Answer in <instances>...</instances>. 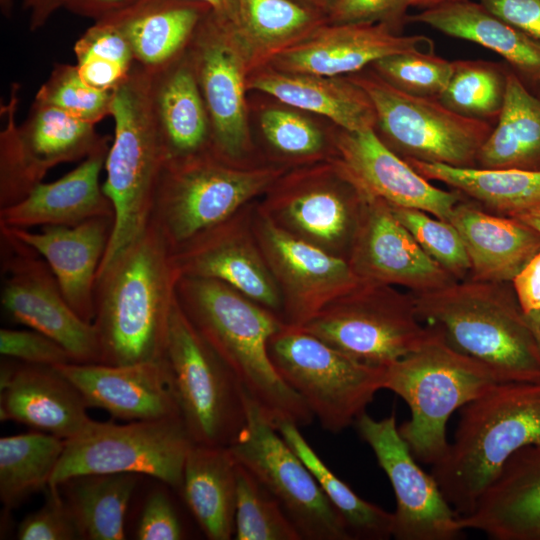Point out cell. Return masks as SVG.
Segmentation results:
<instances>
[{"instance_id": "1", "label": "cell", "mask_w": 540, "mask_h": 540, "mask_svg": "<svg viewBox=\"0 0 540 540\" xmlns=\"http://www.w3.org/2000/svg\"><path fill=\"white\" fill-rule=\"evenodd\" d=\"M179 277L170 245L151 222L97 273L93 325L102 364L164 359Z\"/></svg>"}, {"instance_id": "2", "label": "cell", "mask_w": 540, "mask_h": 540, "mask_svg": "<svg viewBox=\"0 0 540 540\" xmlns=\"http://www.w3.org/2000/svg\"><path fill=\"white\" fill-rule=\"evenodd\" d=\"M176 300L275 427L283 421L299 427L312 423L313 413L283 381L269 356L271 337L285 325L278 314L208 278L180 276Z\"/></svg>"}, {"instance_id": "3", "label": "cell", "mask_w": 540, "mask_h": 540, "mask_svg": "<svg viewBox=\"0 0 540 540\" xmlns=\"http://www.w3.org/2000/svg\"><path fill=\"white\" fill-rule=\"evenodd\" d=\"M540 446V382L499 383L461 408L452 443L432 475L458 516L469 514L507 461Z\"/></svg>"}, {"instance_id": "4", "label": "cell", "mask_w": 540, "mask_h": 540, "mask_svg": "<svg viewBox=\"0 0 540 540\" xmlns=\"http://www.w3.org/2000/svg\"><path fill=\"white\" fill-rule=\"evenodd\" d=\"M422 323L503 382H540V352L509 283L456 281L410 292Z\"/></svg>"}, {"instance_id": "5", "label": "cell", "mask_w": 540, "mask_h": 540, "mask_svg": "<svg viewBox=\"0 0 540 540\" xmlns=\"http://www.w3.org/2000/svg\"><path fill=\"white\" fill-rule=\"evenodd\" d=\"M384 370L383 389L399 395L411 411L410 419L398 427L399 433L415 459L431 465L448 450L446 424L453 412L504 383L432 327L416 350Z\"/></svg>"}, {"instance_id": "6", "label": "cell", "mask_w": 540, "mask_h": 540, "mask_svg": "<svg viewBox=\"0 0 540 540\" xmlns=\"http://www.w3.org/2000/svg\"><path fill=\"white\" fill-rule=\"evenodd\" d=\"M115 137L106 161L105 195L114 225L98 271L104 269L147 227L159 176L168 159L150 101V71L137 62L113 90Z\"/></svg>"}, {"instance_id": "7", "label": "cell", "mask_w": 540, "mask_h": 540, "mask_svg": "<svg viewBox=\"0 0 540 540\" xmlns=\"http://www.w3.org/2000/svg\"><path fill=\"white\" fill-rule=\"evenodd\" d=\"M286 171L232 164L205 152L168 159L156 186L150 220L171 249L228 219Z\"/></svg>"}, {"instance_id": "8", "label": "cell", "mask_w": 540, "mask_h": 540, "mask_svg": "<svg viewBox=\"0 0 540 540\" xmlns=\"http://www.w3.org/2000/svg\"><path fill=\"white\" fill-rule=\"evenodd\" d=\"M164 361L193 443L230 446L247 422L246 392L177 300L170 315Z\"/></svg>"}, {"instance_id": "9", "label": "cell", "mask_w": 540, "mask_h": 540, "mask_svg": "<svg viewBox=\"0 0 540 540\" xmlns=\"http://www.w3.org/2000/svg\"><path fill=\"white\" fill-rule=\"evenodd\" d=\"M268 352L283 381L332 433L355 424L383 389L384 368L356 361L301 327L285 324Z\"/></svg>"}, {"instance_id": "10", "label": "cell", "mask_w": 540, "mask_h": 540, "mask_svg": "<svg viewBox=\"0 0 540 540\" xmlns=\"http://www.w3.org/2000/svg\"><path fill=\"white\" fill-rule=\"evenodd\" d=\"M193 444L180 416L127 424L93 421L82 433L65 440L48 487L55 489L86 474L135 473L181 488Z\"/></svg>"}, {"instance_id": "11", "label": "cell", "mask_w": 540, "mask_h": 540, "mask_svg": "<svg viewBox=\"0 0 540 540\" xmlns=\"http://www.w3.org/2000/svg\"><path fill=\"white\" fill-rule=\"evenodd\" d=\"M347 76L372 101L376 134L401 158L476 167L478 152L494 125L461 116L438 99L403 93L370 68Z\"/></svg>"}, {"instance_id": "12", "label": "cell", "mask_w": 540, "mask_h": 540, "mask_svg": "<svg viewBox=\"0 0 540 540\" xmlns=\"http://www.w3.org/2000/svg\"><path fill=\"white\" fill-rule=\"evenodd\" d=\"M301 328L361 363L385 368L429 336L412 294L363 282L330 302Z\"/></svg>"}, {"instance_id": "13", "label": "cell", "mask_w": 540, "mask_h": 540, "mask_svg": "<svg viewBox=\"0 0 540 540\" xmlns=\"http://www.w3.org/2000/svg\"><path fill=\"white\" fill-rule=\"evenodd\" d=\"M257 208L291 235L347 259L367 198L335 157L285 171Z\"/></svg>"}, {"instance_id": "14", "label": "cell", "mask_w": 540, "mask_h": 540, "mask_svg": "<svg viewBox=\"0 0 540 540\" xmlns=\"http://www.w3.org/2000/svg\"><path fill=\"white\" fill-rule=\"evenodd\" d=\"M247 396V422L228 446L280 503L305 540H352L346 523L314 475L287 444L260 407Z\"/></svg>"}, {"instance_id": "15", "label": "cell", "mask_w": 540, "mask_h": 540, "mask_svg": "<svg viewBox=\"0 0 540 540\" xmlns=\"http://www.w3.org/2000/svg\"><path fill=\"white\" fill-rule=\"evenodd\" d=\"M186 52L210 121L211 153L243 165L252 149L245 98L251 63L236 29L210 10Z\"/></svg>"}, {"instance_id": "16", "label": "cell", "mask_w": 540, "mask_h": 540, "mask_svg": "<svg viewBox=\"0 0 540 540\" xmlns=\"http://www.w3.org/2000/svg\"><path fill=\"white\" fill-rule=\"evenodd\" d=\"M3 283L1 305L15 322L63 346L76 363H101L96 328L65 300L46 261L30 246L0 228Z\"/></svg>"}, {"instance_id": "17", "label": "cell", "mask_w": 540, "mask_h": 540, "mask_svg": "<svg viewBox=\"0 0 540 540\" xmlns=\"http://www.w3.org/2000/svg\"><path fill=\"white\" fill-rule=\"evenodd\" d=\"M252 221L281 293L285 324L303 326L330 302L363 283L347 259L291 235L257 207Z\"/></svg>"}, {"instance_id": "18", "label": "cell", "mask_w": 540, "mask_h": 540, "mask_svg": "<svg viewBox=\"0 0 540 540\" xmlns=\"http://www.w3.org/2000/svg\"><path fill=\"white\" fill-rule=\"evenodd\" d=\"M386 473L396 498L392 537L397 540H453L462 530L458 514L437 481L416 463L401 437L394 413L375 420L366 413L355 422Z\"/></svg>"}, {"instance_id": "19", "label": "cell", "mask_w": 540, "mask_h": 540, "mask_svg": "<svg viewBox=\"0 0 540 540\" xmlns=\"http://www.w3.org/2000/svg\"><path fill=\"white\" fill-rule=\"evenodd\" d=\"M247 206L173 249L172 260L180 276L221 281L281 317V293Z\"/></svg>"}, {"instance_id": "20", "label": "cell", "mask_w": 540, "mask_h": 540, "mask_svg": "<svg viewBox=\"0 0 540 540\" xmlns=\"http://www.w3.org/2000/svg\"><path fill=\"white\" fill-rule=\"evenodd\" d=\"M331 141L333 157L367 199L420 209L449 221L454 207L465 197L432 185L388 148L373 128L350 131L337 127Z\"/></svg>"}, {"instance_id": "21", "label": "cell", "mask_w": 540, "mask_h": 540, "mask_svg": "<svg viewBox=\"0 0 540 540\" xmlns=\"http://www.w3.org/2000/svg\"><path fill=\"white\" fill-rule=\"evenodd\" d=\"M347 260L363 282L402 286L410 292L458 281L425 253L390 205L378 198L366 200Z\"/></svg>"}, {"instance_id": "22", "label": "cell", "mask_w": 540, "mask_h": 540, "mask_svg": "<svg viewBox=\"0 0 540 540\" xmlns=\"http://www.w3.org/2000/svg\"><path fill=\"white\" fill-rule=\"evenodd\" d=\"M432 47L425 35H399L383 24L325 23L264 64L291 73L347 76L383 57Z\"/></svg>"}, {"instance_id": "23", "label": "cell", "mask_w": 540, "mask_h": 540, "mask_svg": "<svg viewBox=\"0 0 540 540\" xmlns=\"http://www.w3.org/2000/svg\"><path fill=\"white\" fill-rule=\"evenodd\" d=\"M74 384L56 367L5 358L0 369V419L14 421L63 440L94 421Z\"/></svg>"}, {"instance_id": "24", "label": "cell", "mask_w": 540, "mask_h": 540, "mask_svg": "<svg viewBox=\"0 0 540 540\" xmlns=\"http://www.w3.org/2000/svg\"><path fill=\"white\" fill-rule=\"evenodd\" d=\"M55 367L79 390L88 408L102 409L113 418L138 421L180 416L164 359L129 365L67 363Z\"/></svg>"}, {"instance_id": "25", "label": "cell", "mask_w": 540, "mask_h": 540, "mask_svg": "<svg viewBox=\"0 0 540 540\" xmlns=\"http://www.w3.org/2000/svg\"><path fill=\"white\" fill-rule=\"evenodd\" d=\"M113 225V217H98L76 226H44L38 232L0 228L33 248L46 261L70 307L83 320L93 323L96 275Z\"/></svg>"}, {"instance_id": "26", "label": "cell", "mask_w": 540, "mask_h": 540, "mask_svg": "<svg viewBox=\"0 0 540 540\" xmlns=\"http://www.w3.org/2000/svg\"><path fill=\"white\" fill-rule=\"evenodd\" d=\"M109 136L73 170L51 183H39L20 202L0 208V226H76L98 217H113L114 208L99 176L109 151Z\"/></svg>"}, {"instance_id": "27", "label": "cell", "mask_w": 540, "mask_h": 540, "mask_svg": "<svg viewBox=\"0 0 540 540\" xmlns=\"http://www.w3.org/2000/svg\"><path fill=\"white\" fill-rule=\"evenodd\" d=\"M458 526L494 540H540V446L515 453Z\"/></svg>"}, {"instance_id": "28", "label": "cell", "mask_w": 540, "mask_h": 540, "mask_svg": "<svg viewBox=\"0 0 540 540\" xmlns=\"http://www.w3.org/2000/svg\"><path fill=\"white\" fill-rule=\"evenodd\" d=\"M459 232L467 251L468 279L511 283L540 251V233L522 221L484 210L464 197L449 221Z\"/></svg>"}, {"instance_id": "29", "label": "cell", "mask_w": 540, "mask_h": 540, "mask_svg": "<svg viewBox=\"0 0 540 540\" xmlns=\"http://www.w3.org/2000/svg\"><path fill=\"white\" fill-rule=\"evenodd\" d=\"M453 38L483 46L509 66L522 85L540 99V42L503 21L479 2H452L408 16Z\"/></svg>"}, {"instance_id": "30", "label": "cell", "mask_w": 540, "mask_h": 540, "mask_svg": "<svg viewBox=\"0 0 540 540\" xmlns=\"http://www.w3.org/2000/svg\"><path fill=\"white\" fill-rule=\"evenodd\" d=\"M247 90L266 93L288 107L327 117L341 129L360 131L374 129L376 124L368 94L348 76L291 73L262 64L249 72Z\"/></svg>"}, {"instance_id": "31", "label": "cell", "mask_w": 540, "mask_h": 540, "mask_svg": "<svg viewBox=\"0 0 540 540\" xmlns=\"http://www.w3.org/2000/svg\"><path fill=\"white\" fill-rule=\"evenodd\" d=\"M150 101L168 159L211 152L210 121L186 50L150 71Z\"/></svg>"}, {"instance_id": "32", "label": "cell", "mask_w": 540, "mask_h": 540, "mask_svg": "<svg viewBox=\"0 0 540 540\" xmlns=\"http://www.w3.org/2000/svg\"><path fill=\"white\" fill-rule=\"evenodd\" d=\"M210 10L207 4L195 0H141L105 20L124 35L135 61L154 71L186 50Z\"/></svg>"}, {"instance_id": "33", "label": "cell", "mask_w": 540, "mask_h": 540, "mask_svg": "<svg viewBox=\"0 0 540 540\" xmlns=\"http://www.w3.org/2000/svg\"><path fill=\"white\" fill-rule=\"evenodd\" d=\"M181 489L187 506L208 539L232 538L237 463L229 447L193 444L184 463Z\"/></svg>"}, {"instance_id": "34", "label": "cell", "mask_w": 540, "mask_h": 540, "mask_svg": "<svg viewBox=\"0 0 540 540\" xmlns=\"http://www.w3.org/2000/svg\"><path fill=\"white\" fill-rule=\"evenodd\" d=\"M103 137L96 132L95 124L38 100L18 125L20 151L35 186L52 167L87 157Z\"/></svg>"}, {"instance_id": "35", "label": "cell", "mask_w": 540, "mask_h": 540, "mask_svg": "<svg viewBox=\"0 0 540 540\" xmlns=\"http://www.w3.org/2000/svg\"><path fill=\"white\" fill-rule=\"evenodd\" d=\"M405 160L427 180L448 185L488 212L516 218L540 208V172Z\"/></svg>"}, {"instance_id": "36", "label": "cell", "mask_w": 540, "mask_h": 540, "mask_svg": "<svg viewBox=\"0 0 540 540\" xmlns=\"http://www.w3.org/2000/svg\"><path fill=\"white\" fill-rule=\"evenodd\" d=\"M476 167L540 172V99L511 69L502 111L478 152Z\"/></svg>"}, {"instance_id": "37", "label": "cell", "mask_w": 540, "mask_h": 540, "mask_svg": "<svg viewBox=\"0 0 540 540\" xmlns=\"http://www.w3.org/2000/svg\"><path fill=\"white\" fill-rule=\"evenodd\" d=\"M141 476L135 473L86 474L72 477L55 488L74 519L80 539L126 538V514Z\"/></svg>"}, {"instance_id": "38", "label": "cell", "mask_w": 540, "mask_h": 540, "mask_svg": "<svg viewBox=\"0 0 540 540\" xmlns=\"http://www.w3.org/2000/svg\"><path fill=\"white\" fill-rule=\"evenodd\" d=\"M325 23V11L295 0H240L236 32L252 70Z\"/></svg>"}, {"instance_id": "39", "label": "cell", "mask_w": 540, "mask_h": 540, "mask_svg": "<svg viewBox=\"0 0 540 540\" xmlns=\"http://www.w3.org/2000/svg\"><path fill=\"white\" fill-rule=\"evenodd\" d=\"M65 440L34 431L0 439V499L7 509L47 489Z\"/></svg>"}, {"instance_id": "40", "label": "cell", "mask_w": 540, "mask_h": 540, "mask_svg": "<svg viewBox=\"0 0 540 540\" xmlns=\"http://www.w3.org/2000/svg\"><path fill=\"white\" fill-rule=\"evenodd\" d=\"M276 429L314 475L353 539L384 540L392 537L393 513L363 500L339 479L306 442L299 426L283 421Z\"/></svg>"}, {"instance_id": "41", "label": "cell", "mask_w": 540, "mask_h": 540, "mask_svg": "<svg viewBox=\"0 0 540 540\" xmlns=\"http://www.w3.org/2000/svg\"><path fill=\"white\" fill-rule=\"evenodd\" d=\"M509 71L505 62L453 61L451 77L438 100L461 116L494 125L505 102Z\"/></svg>"}, {"instance_id": "42", "label": "cell", "mask_w": 540, "mask_h": 540, "mask_svg": "<svg viewBox=\"0 0 540 540\" xmlns=\"http://www.w3.org/2000/svg\"><path fill=\"white\" fill-rule=\"evenodd\" d=\"M234 536L237 540H302L280 503L239 463Z\"/></svg>"}, {"instance_id": "43", "label": "cell", "mask_w": 540, "mask_h": 540, "mask_svg": "<svg viewBox=\"0 0 540 540\" xmlns=\"http://www.w3.org/2000/svg\"><path fill=\"white\" fill-rule=\"evenodd\" d=\"M369 68L403 93L438 99L451 77L453 61L435 55L431 50H414L383 57Z\"/></svg>"}, {"instance_id": "44", "label": "cell", "mask_w": 540, "mask_h": 540, "mask_svg": "<svg viewBox=\"0 0 540 540\" xmlns=\"http://www.w3.org/2000/svg\"><path fill=\"white\" fill-rule=\"evenodd\" d=\"M396 219L419 246L458 281L470 277L471 264L463 240L448 221L415 208L390 205Z\"/></svg>"}, {"instance_id": "45", "label": "cell", "mask_w": 540, "mask_h": 540, "mask_svg": "<svg viewBox=\"0 0 540 540\" xmlns=\"http://www.w3.org/2000/svg\"><path fill=\"white\" fill-rule=\"evenodd\" d=\"M262 133L278 153L311 163L333 156L332 141L310 119L285 107H268L260 114Z\"/></svg>"}, {"instance_id": "46", "label": "cell", "mask_w": 540, "mask_h": 540, "mask_svg": "<svg viewBox=\"0 0 540 540\" xmlns=\"http://www.w3.org/2000/svg\"><path fill=\"white\" fill-rule=\"evenodd\" d=\"M113 90L87 84L76 65L55 64L39 88L35 100L60 108L72 116L96 124L110 116Z\"/></svg>"}, {"instance_id": "47", "label": "cell", "mask_w": 540, "mask_h": 540, "mask_svg": "<svg viewBox=\"0 0 540 540\" xmlns=\"http://www.w3.org/2000/svg\"><path fill=\"white\" fill-rule=\"evenodd\" d=\"M18 89L17 84L12 86L9 102L1 109L6 115V125L0 133V208L20 202L36 187L28 175L19 146L15 119Z\"/></svg>"}, {"instance_id": "48", "label": "cell", "mask_w": 540, "mask_h": 540, "mask_svg": "<svg viewBox=\"0 0 540 540\" xmlns=\"http://www.w3.org/2000/svg\"><path fill=\"white\" fill-rule=\"evenodd\" d=\"M20 540L80 539L74 519L58 489L47 487L44 505L26 516L17 528Z\"/></svg>"}, {"instance_id": "49", "label": "cell", "mask_w": 540, "mask_h": 540, "mask_svg": "<svg viewBox=\"0 0 540 540\" xmlns=\"http://www.w3.org/2000/svg\"><path fill=\"white\" fill-rule=\"evenodd\" d=\"M0 353L19 362L59 366L76 363L69 352L47 335L36 330H0Z\"/></svg>"}, {"instance_id": "50", "label": "cell", "mask_w": 540, "mask_h": 540, "mask_svg": "<svg viewBox=\"0 0 540 540\" xmlns=\"http://www.w3.org/2000/svg\"><path fill=\"white\" fill-rule=\"evenodd\" d=\"M410 0H339L327 14L329 24H383L401 35Z\"/></svg>"}, {"instance_id": "51", "label": "cell", "mask_w": 540, "mask_h": 540, "mask_svg": "<svg viewBox=\"0 0 540 540\" xmlns=\"http://www.w3.org/2000/svg\"><path fill=\"white\" fill-rule=\"evenodd\" d=\"M77 62L98 60L117 64L130 70L135 64L131 47L121 31L109 21L95 22L76 41Z\"/></svg>"}, {"instance_id": "52", "label": "cell", "mask_w": 540, "mask_h": 540, "mask_svg": "<svg viewBox=\"0 0 540 540\" xmlns=\"http://www.w3.org/2000/svg\"><path fill=\"white\" fill-rule=\"evenodd\" d=\"M136 538L140 540H179L184 528L166 491L154 489L146 497L139 517Z\"/></svg>"}, {"instance_id": "53", "label": "cell", "mask_w": 540, "mask_h": 540, "mask_svg": "<svg viewBox=\"0 0 540 540\" xmlns=\"http://www.w3.org/2000/svg\"><path fill=\"white\" fill-rule=\"evenodd\" d=\"M488 11L540 42V0H479Z\"/></svg>"}, {"instance_id": "54", "label": "cell", "mask_w": 540, "mask_h": 540, "mask_svg": "<svg viewBox=\"0 0 540 540\" xmlns=\"http://www.w3.org/2000/svg\"><path fill=\"white\" fill-rule=\"evenodd\" d=\"M511 282L524 314L540 310V251L528 261Z\"/></svg>"}, {"instance_id": "55", "label": "cell", "mask_w": 540, "mask_h": 540, "mask_svg": "<svg viewBox=\"0 0 540 540\" xmlns=\"http://www.w3.org/2000/svg\"><path fill=\"white\" fill-rule=\"evenodd\" d=\"M139 1L141 0H63V7L98 22L127 10Z\"/></svg>"}, {"instance_id": "56", "label": "cell", "mask_w": 540, "mask_h": 540, "mask_svg": "<svg viewBox=\"0 0 540 540\" xmlns=\"http://www.w3.org/2000/svg\"><path fill=\"white\" fill-rule=\"evenodd\" d=\"M23 6L29 11V28L34 31L42 27L50 16L63 6V0H23Z\"/></svg>"}, {"instance_id": "57", "label": "cell", "mask_w": 540, "mask_h": 540, "mask_svg": "<svg viewBox=\"0 0 540 540\" xmlns=\"http://www.w3.org/2000/svg\"><path fill=\"white\" fill-rule=\"evenodd\" d=\"M207 4L221 20L236 30L239 25L240 0H195Z\"/></svg>"}, {"instance_id": "58", "label": "cell", "mask_w": 540, "mask_h": 540, "mask_svg": "<svg viewBox=\"0 0 540 540\" xmlns=\"http://www.w3.org/2000/svg\"><path fill=\"white\" fill-rule=\"evenodd\" d=\"M524 315L531 328L540 352V310H535Z\"/></svg>"}, {"instance_id": "59", "label": "cell", "mask_w": 540, "mask_h": 540, "mask_svg": "<svg viewBox=\"0 0 540 540\" xmlns=\"http://www.w3.org/2000/svg\"><path fill=\"white\" fill-rule=\"evenodd\" d=\"M516 219L529 225L540 233V208L516 217Z\"/></svg>"}, {"instance_id": "60", "label": "cell", "mask_w": 540, "mask_h": 540, "mask_svg": "<svg viewBox=\"0 0 540 540\" xmlns=\"http://www.w3.org/2000/svg\"><path fill=\"white\" fill-rule=\"evenodd\" d=\"M465 0H410L411 7H416L420 9H429L436 6H440L447 3L459 2Z\"/></svg>"}, {"instance_id": "61", "label": "cell", "mask_w": 540, "mask_h": 540, "mask_svg": "<svg viewBox=\"0 0 540 540\" xmlns=\"http://www.w3.org/2000/svg\"><path fill=\"white\" fill-rule=\"evenodd\" d=\"M14 0H0L1 12L5 17H10L13 11Z\"/></svg>"}, {"instance_id": "62", "label": "cell", "mask_w": 540, "mask_h": 540, "mask_svg": "<svg viewBox=\"0 0 540 540\" xmlns=\"http://www.w3.org/2000/svg\"><path fill=\"white\" fill-rule=\"evenodd\" d=\"M319 2L328 14L329 11L339 2V0H319Z\"/></svg>"}, {"instance_id": "63", "label": "cell", "mask_w": 540, "mask_h": 540, "mask_svg": "<svg viewBox=\"0 0 540 540\" xmlns=\"http://www.w3.org/2000/svg\"><path fill=\"white\" fill-rule=\"evenodd\" d=\"M295 1H298V2L303 3L305 5H308V6L319 8V9L325 11L323 9V7L321 6L319 0H295Z\"/></svg>"}]
</instances>
